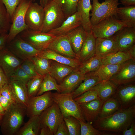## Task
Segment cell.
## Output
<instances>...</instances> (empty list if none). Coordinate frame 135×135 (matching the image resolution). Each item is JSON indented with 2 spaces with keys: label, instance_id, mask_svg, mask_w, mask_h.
<instances>
[{
  "label": "cell",
  "instance_id": "cell-5",
  "mask_svg": "<svg viewBox=\"0 0 135 135\" xmlns=\"http://www.w3.org/2000/svg\"><path fill=\"white\" fill-rule=\"evenodd\" d=\"M44 8V18L41 32L48 33L60 27L66 18L62 7L53 0Z\"/></svg>",
  "mask_w": 135,
  "mask_h": 135
},
{
  "label": "cell",
  "instance_id": "cell-34",
  "mask_svg": "<svg viewBox=\"0 0 135 135\" xmlns=\"http://www.w3.org/2000/svg\"><path fill=\"white\" fill-rule=\"evenodd\" d=\"M102 58L95 55L81 63L78 70L82 74L94 72L102 64Z\"/></svg>",
  "mask_w": 135,
  "mask_h": 135
},
{
  "label": "cell",
  "instance_id": "cell-36",
  "mask_svg": "<svg viewBox=\"0 0 135 135\" xmlns=\"http://www.w3.org/2000/svg\"><path fill=\"white\" fill-rule=\"evenodd\" d=\"M30 59L32 62L38 74L45 76L49 74L52 60L39 56L33 57Z\"/></svg>",
  "mask_w": 135,
  "mask_h": 135
},
{
  "label": "cell",
  "instance_id": "cell-27",
  "mask_svg": "<svg viewBox=\"0 0 135 135\" xmlns=\"http://www.w3.org/2000/svg\"><path fill=\"white\" fill-rule=\"evenodd\" d=\"M75 69L70 66L52 60L49 74L60 84Z\"/></svg>",
  "mask_w": 135,
  "mask_h": 135
},
{
  "label": "cell",
  "instance_id": "cell-23",
  "mask_svg": "<svg viewBox=\"0 0 135 135\" xmlns=\"http://www.w3.org/2000/svg\"><path fill=\"white\" fill-rule=\"evenodd\" d=\"M88 33L81 25L67 35L74 52L78 57Z\"/></svg>",
  "mask_w": 135,
  "mask_h": 135
},
{
  "label": "cell",
  "instance_id": "cell-57",
  "mask_svg": "<svg viewBox=\"0 0 135 135\" xmlns=\"http://www.w3.org/2000/svg\"><path fill=\"white\" fill-rule=\"evenodd\" d=\"M1 94L0 92V95ZM5 111L2 108L0 102V114L2 115L4 113Z\"/></svg>",
  "mask_w": 135,
  "mask_h": 135
},
{
  "label": "cell",
  "instance_id": "cell-39",
  "mask_svg": "<svg viewBox=\"0 0 135 135\" xmlns=\"http://www.w3.org/2000/svg\"><path fill=\"white\" fill-rule=\"evenodd\" d=\"M44 76L38 74L28 81L26 84L28 97L36 96Z\"/></svg>",
  "mask_w": 135,
  "mask_h": 135
},
{
  "label": "cell",
  "instance_id": "cell-29",
  "mask_svg": "<svg viewBox=\"0 0 135 135\" xmlns=\"http://www.w3.org/2000/svg\"><path fill=\"white\" fill-rule=\"evenodd\" d=\"M83 81L73 92L74 98L90 90L102 82L98 76L94 74V72L86 74Z\"/></svg>",
  "mask_w": 135,
  "mask_h": 135
},
{
  "label": "cell",
  "instance_id": "cell-16",
  "mask_svg": "<svg viewBox=\"0 0 135 135\" xmlns=\"http://www.w3.org/2000/svg\"><path fill=\"white\" fill-rule=\"evenodd\" d=\"M118 100L122 109L135 104V82L118 86L114 96Z\"/></svg>",
  "mask_w": 135,
  "mask_h": 135
},
{
  "label": "cell",
  "instance_id": "cell-33",
  "mask_svg": "<svg viewBox=\"0 0 135 135\" xmlns=\"http://www.w3.org/2000/svg\"><path fill=\"white\" fill-rule=\"evenodd\" d=\"M122 64H102L94 73L102 82L110 80L119 70Z\"/></svg>",
  "mask_w": 135,
  "mask_h": 135
},
{
  "label": "cell",
  "instance_id": "cell-45",
  "mask_svg": "<svg viewBox=\"0 0 135 135\" xmlns=\"http://www.w3.org/2000/svg\"><path fill=\"white\" fill-rule=\"evenodd\" d=\"M4 6L10 17L11 22L14 13L22 0H0Z\"/></svg>",
  "mask_w": 135,
  "mask_h": 135
},
{
  "label": "cell",
  "instance_id": "cell-9",
  "mask_svg": "<svg viewBox=\"0 0 135 135\" xmlns=\"http://www.w3.org/2000/svg\"><path fill=\"white\" fill-rule=\"evenodd\" d=\"M50 91L42 94L28 97L26 107V115L28 117L40 116L45 110L54 103Z\"/></svg>",
  "mask_w": 135,
  "mask_h": 135
},
{
  "label": "cell",
  "instance_id": "cell-46",
  "mask_svg": "<svg viewBox=\"0 0 135 135\" xmlns=\"http://www.w3.org/2000/svg\"><path fill=\"white\" fill-rule=\"evenodd\" d=\"M20 67L31 77H33L38 74L30 58L23 60Z\"/></svg>",
  "mask_w": 135,
  "mask_h": 135
},
{
  "label": "cell",
  "instance_id": "cell-48",
  "mask_svg": "<svg viewBox=\"0 0 135 135\" xmlns=\"http://www.w3.org/2000/svg\"><path fill=\"white\" fill-rule=\"evenodd\" d=\"M54 135H70L68 128L64 120L59 124Z\"/></svg>",
  "mask_w": 135,
  "mask_h": 135
},
{
  "label": "cell",
  "instance_id": "cell-7",
  "mask_svg": "<svg viewBox=\"0 0 135 135\" xmlns=\"http://www.w3.org/2000/svg\"><path fill=\"white\" fill-rule=\"evenodd\" d=\"M31 2L22 0L14 14L11 26L8 33L7 44L20 33L28 28L25 22L26 10Z\"/></svg>",
  "mask_w": 135,
  "mask_h": 135
},
{
  "label": "cell",
  "instance_id": "cell-22",
  "mask_svg": "<svg viewBox=\"0 0 135 135\" xmlns=\"http://www.w3.org/2000/svg\"><path fill=\"white\" fill-rule=\"evenodd\" d=\"M38 56L70 66L75 69H78L81 64L78 59L66 57L48 49L42 51Z\"/></svg>",
  "mask_w": 135,
  "mask_h": 135
},
{
  "label": "cell",
  "instance_id": "cell-37",
  "mask_svg": "<svg viewBox=\"0 0 135 135\" xmlns=\"http://www.w3.org/2000/svg\"><path fill=\"white\" fill-rule=\"evenodd\" d=\"M52 90H56L58 93L61 92L59 84L48 74L44 76L36 96L41 95L46 92Z\"/></svg>",
  "mask_w": 135,
  "mask_h": 135
},
{
  "label": "cell",
  "instance_id": "cell-12",
  "mask_svg": "<svg viewBox=\"0 0 135 135\" xmlns=\"http://www.w3.org/2000/svg\"><path fill=\"white\" fill-rule=\"evenodd\" d=\"M44 18V8L37 3L31 2L26 12V23L29 29L41 31Z\"/></svg>",
  "mask_w": 135,
  "mask_h": 135
},
{
  "label": "cell",
  "instance_id": "cell-21",
  "mask_svg": "<svg viewBox=\"0 0 135 135\" xmlns=\"http://www.w3.org/2000/svg\"><path fill=\"white\" fill-rule=\"evenodd\" d=\"M119 51L112 37L96 38L95 55L96 56L102 58Z\"/></svg>",
  "mask_w": 135,
  "mask_h": 135
},
{
  "label": "cell",
  "instance_id": "cell-40",
  "mask_svg": "<svg viewBox=\"0 0 135 135\" xmlns=\"http://www.w3.org/2000/svg\"><path fill=\"white\" fill-rule=\"evenodd\" d=\"M64 120L70 135H80L81 126L78 120L72 116L64 117Z\"/></svg>",
  "mask_w": 135,
  "mask_h": 135
},
{
  "label": "cell",
  "instance_id": "cell-15",
  "mask_svg": "<svg viewBox=\"0 0 135 135\" xmlns=\"http://www.w3.org/2000/svg\"><path fill=\"white\" fill-rule=\"evenodd\" d=\"M23 60L18 58L7 47L0 51V65L9 79Z\"/></svg>",
  "mask_w": 135,
  "mask_h": 135
},
{
  "label": "cell",
  "instance_id": "cell-51",
  "mask_svg": "<svg viewBox=\"0 0 135 135\" xmlns=\"http://www.w3.org/2000/svg\"><path fill=\"white\" fill-rule=\"evenodd\" d=\"M129 129L126 128L122 132V134L123 135H135V121L133 122L130 126Z\"/></svg>",
  "mask_w": 135,
  "mask_h": 135
},
{
  "label": "cell",
  "instance_id": "cell-38",
  "mask_svg": "<svg viewBox=\"0 0 135 135\" xmlns=\"http://www.w3.org/2000/svg\"><path fill=\"white\" fill-rule=\"evenodd\" d=\"M11 24L10 17L4 6L0 0V36L8 33Z\"/></svg>",
  "mask_w": 135,
  "mask_h": 135
},
{
  "label": "cell",
  "instance_id": "cell-60",
  "mask_svg": "<svg viewBox=\"0 0 135 135\" xmlns=\"http://www.w3.org/2000/svg\"><path fill=\"white\" fill-rule=\"evenodd\" d=\"M2 115L0 114V122L1 119Z\"/></svg>",
  "mask_w": 135,
  "mask_h": 135
},
{
  "label": "cell",
  "instance_id": "cell-50",
  "mask_svg": "<svg viewBox=\"0 0 135 135\" xmlns=\"http://www.w3.org/2000/svg\"><path fill=\"white\" fill-rule=\"evenodd\" d=\"M0 102L2 108L5 111L12 104L9 100L1 94L0 95Z\"/></svg>",
  "mask_w": 135,
  "mask_h": 135
},
{
  "label": "cell",
  "instance_id": "cell-18",
  "mask_svg": "<svg viewBox=\"0 0 135 135\" xmlns=\"http://www.w3.org/2000/svg\"><path fill=\"white\" fill-rule=\"evenodd\" d=\"M103 103L99 98L88 102L78 104L82 114L86 122L93 124L98 118Z\"/></svg>",
  "mask_w": 135,
  "mask_h": 135
},
{
  "label": "cell",
  "instance_id": "cell-17",
  "mask_svg": "<svg viewBox=\"0 0 135 135\" xmlns=\"http://www.w3.org/2000/svg\"><path fill=\"white\" fill-rule=\"evenodd\" d=\"M47 49L66 57L78 59L72 50L67 35L56 37L51 42Z\"/></svg>",
  "mask_w": 135,
  "mask_h": 135
},
{
  "label": "cell",
  "instance_id": "cell-4",
  "mask_svg": "<svg viewBox=\"0 0 135 135\" xmlns=\"http://www.w3.org/2000/svg\"><path fill=\"white\" fill-rule=\"evenodd\" d=\"M73 92L52 93L54 102L58 106L64 117L72 116L79 121L86 122L82 114L78 104L73 98Z\"/></svg>",
  "mask_w": 135,
  "mask_h": 135
},
{
  "label": "cell",
  "instance_id": "cell-47",
  "mask_svg": "<svg viewBox=\"0 0 135 135\" xmlns=\"http://www.w3.org/2000/svg\"><path fill=\"white\" fill-rule=\"evenodd\" d=\"M0 91L1 94L6 98L12 104L18 103L9 83L4 85L0 89Z\"/></svg>",
  "mask_w": 135,
  "mask_h": 135
},
{
  "label": "cell",
  "instance_id": "cell-41",
  "mask_svg": "<svg viewBox=\"0 0 135 135\" xmlns=\"http://www.w3.org/2000/svg\"><path fill=\"white\" fill-rule=\"evenodd\" d=\"M79 0H62V8L66 19L77 12Z\"/></svg>",
  "mask_w": 135,
  "mask_h": 135
},
{
  "label": "cell",
  "instance_id": "cell-2",
  "mask_svg": "<svg viewBox=\"0 0 135 135\" xmlns=\"http://www.w3.org/2000/svg\"><path fill=\"white\" fill-rule=\"evenodd\" d=\"M26 107L18 103L12 104L2 115L0 130L4 135H16L26 115Z\"/></svg>",
  "mask_w": 135,
  "mask_h": 135
},
{
  "label": "cell",
  "instance_id": "cell-24",
  "mask_svg": "<svg viewBox=\"0 0 135 135\" xmlns=\"http://www.w3.org/2000/svg\"><path fill=\"white\" fill-rule=\"evenodd\" d=\"M92 8L90 0H79L77 12L81 15L82 26L87 33L92 32V26L90 21V12Z\"/></svg>",
  "mask_w": 135,
  "mask_h": 135
},
{
  "label": "cell",
  "instance_id": "cell-30",
  "mask_svg": "<svg viewBox=\"0 0 135 135\" xmlns=\"http://www.w3.org/2000/svg\"><path fill=\"white\" fill-rule=\"evenodd\" d=\"M28 121L22 127L16 135H38L40 134L41 119L40 116L30 118Z\"/></svg>",
  "mask_w": 135,
  "mask_h": 135
},
{
  "label": "cell",
  "instance_id": "cell-49",
  "mask_svg": "<svg viewBox=\"0 0 135 135\" xmlns=\"http://www.w3.org/2000/svg\"><path fill=\"white\" fill-rule=\"evenodd\" d=\"M9 79L0 65V90L5 84L9 82Z\"/></svg>",
  "mask_w": 135,
  "mask_h": 135
},
{
  "label": "cell",
  "instance_id": "cell-52",
  "mask_svg": "<svg viewBox=\"0 0 135 135\" xmlns=\"http://www.w3.org/2000/svg\"><path fill=\"white\" fill-rule=\"evenodd\" d=\"M8 33L2 34L0 36V51L6 47Z\"/></svg>",
  "mask_w": 135,
  "mask_h": 135
},
{
  "label": "cell",
  "instance_id": "cell-58",
  "mask_svg": "<svg viewBox=\"0 0 135 135\" xmlns=\"http://www.w3.org/2000/svg\"><path fill=\"white\" fill-rule=\"evenodd\" d=\"M54 1L62 7V0H52Z\"/></svg>",
  "mask_w": 135,
  "mask_h": 135
},
{
  "label": "cell",
  "instance_id": "cell-11",
  "mask_svg": "<svg viewBox=\"0 0 135 135\" xmlns=\"http://www.w3.org/2000/svg\"><path fill=\"white\" fill-rule=\"evenodd\" d=\"M40 116V128H49L53 135L56 133L59 124L64 120V117L58 106L54 102L44 111Z\"/></svg>",
  "mask_w": 135,
  "mask_h": 135
},
{
  "label": "cell",
  "instance_id": "cell-1",
  "mask_svg": "<svg viewBox=\"0 0 135 135\" xmlns=\"http://www.w3.org/2000/svg\"><path fill=\"white\" fill-rule=\"evenodd\" d=\"M135 104L126 108L122 109L108 116L98 118L92 125L95 128L101 131L122 134L125 129L130 127L135 121Z\"/></svg>",
  "mask_w": 135,
  "mask_h": 135
},
{
  "label": "cell",
  "instance_id": "cell-53",
  "mask_svg": "<svg viewBox=\"0 0 135 135\" xmlns=\"http://www.w3.org/2000/svg\"><path fill=\"white\" fill-rule=\"evenodd\" d=\"M40 134V135H53L50 130L47 128H41Z\"/></svg>",
  "mask_w": 135,
  "mask_h": 135
},
{
  "label": "cell",
  "instance_id": "cell-59",
  "mask_svg": "<svg viewBox=\"0 0 135 135\" xmlns=\"http://www.w3.org/2000/svg\"><path fill=\"white\" fill-rule=\"evenodd\" d=\"M28 1L32 2H34L36 0H27Z\"/></svg>",
  "mask_w": 135,
  "mask_h": 135
},
{
  "label": "cell",
  "instance_id": "cell-42",
  "mask_svg": "<svg viewBox=\"0 0 135 135\" xmlns=\"http://www.w3.org/2000/svg\"><path fill=\"white\" fill-rule=\"evenodd\" d=\"M81 126L80 135H106L105 131L94 128L92 124L82 120L79 121Z\"/></svg>",
  "mask_w": 135,
  "mask_h": 135
},
{
  "label": "cell",
  "instance_id": "cell-54",
  "mask_svg": "<svg viewBox=\"0 0 135 135\" xmlns=\"http://www.w3.org/2000/svg\"><path fill=\"white\" fill-rule=\"evenodd\" d=\"M120 2L124 6L135 5V0H120Z\"/></svg>",
  "mask_w": 135,
  "mask_h": 135
},
{
  "label": "cell",
  "instance_id": "cell-35",
  "mask_svg": "<svg viewBox=\"0 0 135 135\" xmlns=\"http://www.w3.org/2000/svg\"><path fill=\"white\" fill-rule=\"evenodd\" d=\"M127 52H118L102 58V64L120 65L131 59Z\"/></svg>",
  "mask_w": 135,
  "mask_h": 135
},
{
  "label": "cell",
  "instance_id": "cell-10",
  "mask_svg": "<svg viewBox=\"0 0 135 135\" xmlns=\"http://www.w3.org/2000/svg\"><path fill=\"white\" fill-rule=\"evenodd\" d=\"M9 50L21 60H24L38 56L41 50H37L17 35L7 44Z\"/></svg>",
  "mask_w": 135,
  "mask_h": 135
},
{
  "label": "cell",
  "instance_id": "cell-8",
  "mask_svg": "<svg viewBox=\"0 0 135 135\" xmlns=\"http://www.w3.org/2000/svg\"><path fill=\"white\" fill-rule=\"evenodd\" d=\"M18 35L22 39L35 48L41 51L47 49L51 42L56 37L48 33L34 31L29 28Z\"/></svg>",
  "mask_w": 135,
  "mask_h": 135
},
{
  "label": "cell",
  "instance_id": "cell-13",
  "mask_svg": "<svg viewBox=\"0 0 135 135\" xmlns=\"http://www.w3.org/2000/svg\"><path fill=\"white\" fill-rule=\"evenodd\" d=\"M118 87L135 82V60L131 59L122 64L110 80Z\"/></svg>",
  "mask_w": 135,
  "mask_h": 135
},
{
  "label": "cell",
  "instance_id": "cell-20",
  "mask_svg": "<svg viewBox=\"0 0 135 135\" xmlns=\"http://www.w3.org/2000/svg\"><path fill=\"white\" fill-rule=\"evenodd\" d=\"M84 79L85 75L81 74L78 68L75 69L59 84L60 93H70L73 92Z\"/></svg>",
  "mask_w": 135,
  "mask_h": 135
},
{
  "label": "cell",
  "instance_id": "cell-44",
  "mask_svg": "<svg viewBox=\"0 0 135 135\" xmlns=\"http://www.w3.org/2000/svg\"><path fill=\"white\" fill-rule=\"evenodd\" d=\"M32 78L26 74L20 66L11 76L9 79L19 81L26 84Z\"/></svg>",
  "mask_w": 135,
  "mask_h": 135
},
{
  "label": "cell",
  "instance_id": "cell-3",
  "mask_svg": "<svg viewBox=\"0 0 135 135\" xmlns=\"http://www.w3.org/2000/svg\"><path fill=\"white\" fill-rule=\"evenodd\" d=\"M119 0H105L101 3L98 0H93L90 21L92 26H95L105 19L114 16L118 19L117 11Z\"/></svg>",
  "mask_w": 135,
  "mask_h": 135
},
{
  "label": "cell",
  "instance_id": "cell-31",
  "mask_svg": "<svg viewBox=\"0 0 135 135\" xmlns=\"http://www.w3.org/2000/svg\"><path fill=\"white\" fill-rule=\"evenodd\" d=\"M118 19L127 27H135V5L118 8Z\"/></svg>",
  "mask_w": 135,
  "mask_h": 135
},
{
  "label": "cell",
  "instance_id": "cell-19",
  "mask_svg": "<svg viewBox=\"0 0 135 135\" xmlns=\"http://www.w3.org/2000/svg\"><path fill=\"white\" fill-rule=\"evenodd\" d=\"M81 24L80 14L77 12L66 18L60 27L50 31L48 33L56 37L67 35Z\"/></svg>",
  "mask_w": 135,
  "mask_h": 135
},
{
  "label": "cell",
  "instance_id": "cell-56",
  "mask_svg": "<svg viewBox=\"0 0 135 135\" xmlns=\"http://www.w3.org/2000/svg\"><path fill=\"white\" fill-rule=\"evenodd\" d=\"M52 0H40V4L43 8Z\"/></svg>",
  "mask_w": 135,
  "mask_h": 135
},
{
  "label": "cell",
  "instance_id": "cell-14",
  "mask_svg": "<svg viewBox=\"0 0 135 135\" xmlns=\"http://www.w3.org/2000/svg\"><path fill=\"white\" fill-rule=\"evenodd\" d=\"M112 38L120 51L127 52L135 45V27H125Z\"/></svg>",
  "mask_w": 135,
  "mask_h": 135
},
{
  "label": "cell",
  "instance_id": "cell-25",
  "mask_svg": "<svg viewBox=\"0 0 135 135\" xmlns=\"http://www.w3.org/2000/svg\"><path fill=\"white\" fill-rule=\"evenodd\" d=\"M96 40L92 32L88 33L78 57L81 63L95 55Z\"/></svg>",
  "mask_w": 135,
  "mask_h": 135
},
{
  "label": "cell",
  "instance_id": "cell-32",
  "mask_svg": "<svg viewBox=\"0 0 135 135\" xmlns=\"http://www.w3.org/2000/svg\"><path fill=\"white\" fill-rule=\"evenodd\" d=\"M122 108L118 100L113 96L104 102L98 118H102L108 116Z\"/></svg>",
  "mask_w": 135,
  "mask_h": 135
},
{
  "label": "cell",
  "instance_id": "cell-43",
  "mask_svg": "<svg viewBox=\"0 0 135 135\" xmlns=\"http://www.w3.org/2000/svg\"><path fill=\"white\" fill-rule=\"evenodd\" d=\"M99 98L97 92L91 89L74 99L78 104H80L88 102Z\"/></svg>",
  "mask_w": 135,
  "mask_h": 135
},
{
  "label": "cell",
  "instance_id": "cell-28",
  "mask_svg": "<svg viewBox=\"0 0 135 135\" xmlns=\"http://www.w3.org/2000/svg\"><path fill=\"white\" fill-rule=\"evenodd\" d=\"M9 84L18 102L27 107L28 97L26 84L10 79H9Z\"/></svg>",
  "mask_w": 135,
  "mask_h": 135
},
{
  "label": "cell",
  "instance_id": "cell-6",
  "mask_svg": "<svg viewBox=\"0 0 135 135\" xmlns=\"http://www.w3.org/2000/svg\"><path fill=\"white\" fill-rule=\"evenodd\" d=\"M126 26L120 20L112 16L92 26L91 31L96 38H108L112 37L119 31Z\"/></svg>",
  "mask_w": 135,
  "mask_h": 135
},
{
  "label": "cell",
  "instance_id": "cell-26",
  "mask_svg": "<svg viewBox=\"0 0 135 135\" xmlns=\"http://www.w3.org/2000/svg\"><path fill=\"white\" fill-rule=\"evenodd\" d=\"M118 86L110 80L103 81L90 90H96L99 98L104 102L113 96Z\"/></svg>",
  "mask_w": 135,
  "mask_h": 135
},
{
  "label": "cell",
  "instance_id": "cell-55",
  "mask_svg": "<svg viewBox=\"0 0 135 135\" xmlns=\"http://www.w3.org/2000/svg\"><path fill=\"white\" fill-rule=\"evenodd\" d=\"M127 52L129 54L131 59L135 60V45L132 47Z\"/></svg>",
  "mask_w": 135,
  "mask_h": 135
}]
</instances>
